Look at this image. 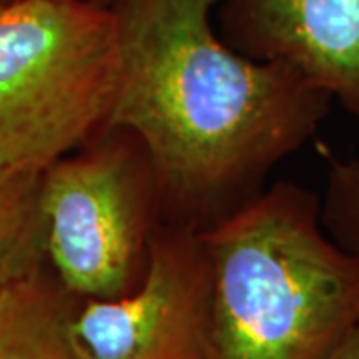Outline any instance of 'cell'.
Masks as SVG:
<instances>
[{
  "mask_svg": "<svg viewBox=\"0 0 359 359\" xmlns=\"http://www.w3.org/2000/svg\"><path fill=\"white\" fill-rule=\"evenodd\" d=\"M218 0H114L118 84L106 128L132 130L152 156L162 219L202 231L264 190L304 148L332 98L297 70L233 50Z\"/></svg>",
  "mask_w": 359,
  "mask_h": 359,
  "instance_id": "6da1fadb",
  "label": "cell"
},
{
  "mask_svg": "<svg viewBox=\"0 0 359 359\" xmlns=\"http://www.w3.org/2000/svg\"><path fill=\"white\" fill-rule=\"evenodd\" d=\"M200 238L210 359H321L359 323V256L332 240L308 188L276 182Z\"/></svg>",
  "mask_w": 359,
  "mask_h": 359,
  "instance_id": "7a4b0ae2",
  "label": "cell"
},
{
  "mask_svg": "<svg viewBox=\"0 0 359 359\" xmlns=\"http://www.w3.org/2000/svg\"><path fill=\"white\" fill-rule=\"evenodd\" d=\"M118 84V28L90 0L0 6V168L42 174L100 134Z\"/></svg>",
  "mask_w": 359,
  "mask_h": 359,
  "instance_id": "3957f363",
  "label": "cell"
},
{
  "mask_svg": "<svg viewBox=\"0 0 359 359\" xmlns=\"http://www.w3.org/2000/svg\"><path fill=\"white\" fill-rule=\"evenodd\" d=\"M46 262L78 299H112L142 282L164 222L144 142L110 126L42 172Z\"/></svg>",
  "mask_w": 359,
  "mask_h": 359,
  "instance_id": "277c9868",
  "label": "cell"
},
{
  "mask_svg": "<svg viewBox=\"0 0 359 359\" xmlns=\"http://www.w3.org/2000/svg\"><path fill=\"white\" fill-rule=\"evenodd\" d=\"M212 283L200 231L162 222L136 290L80 299L70 323L76 359H210Z\"/></svg>",
  "mask_w": 359,
  "mask_h": 359,
  "instance_id": "5b68a950",
  "label": "cell"
},
{
  "mask_svg": "<svg viewBox=\"0 0 359 359\" xmlns=\"http://www.w3.org/2000/svg\"><path fill=\"white\" fill-rule=\"evenodd\" d=\"M233 50L297 70L359 120V0H218Z\"/></svg>",
  "mask_w": 359,
  "mask_h": 359,
  "instance_id": "8992f818",
  "label": "cell"
},
{
  "mask_svg": "<svg viewBox=\"0 0 359 359\" xmlns=\"http://www.w3.org/2000/svg\"><path fill=\"white\" fill-rule=\"evenodd\" d=\"M44 268L0 285V359H76L70 323L78 308Z\"/></svg>",
  "mask_w": 359,
  "mask_h": 359,
  "instance_id": "52a82bcc",
  "label": "cell"
},
{
  "mask_svg": "<svg viewBox=\"0 0 359 359\" xmlns=\"http://www.w3.org/2000/svg\"><path fill=\"white\" fill-rule=\"evenodd\" d=\"M42 174L0 168V285L46 264Z\"/></svg>",
  "mask_w": 359,
  "mask_h": 359,
  "instance_id": "ba28073f",
  "label": "cell"
},
{
  "mask_svg": "<svg viewBox=\"0 0 359 359\" xmlns=\"http://www.w3.org/2000/svg\"><path fill=\"white\" fill-rule=\"evenodd\" d=\"M321 222L335 244L359 256V158H327Z\"/></svg>",
  "mask_w": 359,
  "mask_h": 359,
  "instance_id": "9c48e42d",
  "label": "cell"
},
{
  "mask_svg": "<svg viewBox=\"0 0 359 359\" xmlns=\"http://www.w3.org/2000/svg\"><path fill=\"white\" fill-rule=\"evenodd\" d=\"M321 359H359V323Z\"/></svg>",
  "mask_w": 359,
  "mask_h": 359,
  "instance_id": "30bf717a",
  "label": "cell"
},
{
  "mask_svg": "<svg viewBox=\"0 0 359 359\" xmlns=\"http://www.w3.org/2000/svg\"><path fill=\"white\" fill-rule=\"evenodd\" d=\"M90 2H96V4H104V6H108L110 2H114V0H90Z\"/></svg>",
  "mask_w": 359,
  "mask_h": 359,
  "instance_id": "8fae6325",
  "label": "cell"
},
{
  "mask_svg": "<svg viewBox=\"0 0 359 359\" xmlns=\"http://www.w3.org/2000/svg\"><path fill=\"white\" fill-rule=\"evenodd\" d=\"M14 0H0V6H6V4H11Z\"/></svg>",
  "mask_w": 359,
  "mask_h": 359,
  "instance_id": "7c38bea8",
  "label": "cell"
}]
</instances>
